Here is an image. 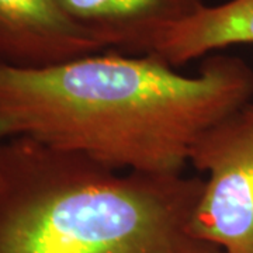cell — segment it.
I'll return each mask as SVG.
<instances>
[{
  "instance_id": "8992f818",
  "label": "cell",
  "mask_w": 253,
  "mask_h": 253,
  "mask_svg": "<svg viewBox=\"0 0 253 253\" xmlns=\"http://www.w3.org/2000/svg\"><path fill=\"white\" fill-rule=\"evenodd\" d=\"M238 44H253V0L204 6L166 33L152 54L179 68Z\"/></svg>"
},
{
  "instance_id": "7a4b0ae2",
  "label": "cell",
  "mask_w": 253,
  "mask_h": 253,
  "mask_svg": "<svg viewBox=\"0 0 253 253\" xmlns=\"http://www.w3.org/2000/svg\"><path fill=\"white\" fill-rule=\"evenodd\" d=\"M203 186L0 139V253H219L190 228Z\"/></svg>"
},
{
  "instance_id": "277c9868",
  "label": "cell",
  "mask_w": 253,
  "mask_h": 253,
  "mask_svg": "<svg viewBox=\"0 0 253 253\" xmlns=\"http://www.w3.org/2000/svg\"><path fill=\"white\" fill-rule=\"evenodd\" d=\"M103 51L58 0H0V63L45 68Z\"/></svg>"
},
{
  "instance_id": "3957f363",
  "label": "cell",
  "mask_w": 253,
  "mask_h": 253,
  "mask_svg": "<svg viewBox=\"0 0 253 253\" xmlns=\"http://www.w3.org/2000/svg\"><path fill=\"white\" fill-rule=\"evenodd\" d=\"M189 163L207 174L193 235L222 253H253V104L204 132Z\"/></svg>"
},
{
  "instance_id": "52a82bcc",
  "label": "cell",
  "mask_w": 253,
  "mask_h": 253,
  "mask_svg": "<svg viewBox=\"0 0 253 253\" xmlns=\"http://www.w3.org/2000/svg\"><path fill=\"white\" fill-rule=\"evenodd\" d=\"M219 253H222V252H219Z\"/></svg>"
},
{
  "instance_id": "5b68a950",
  "label": "cell",
  "mask_w": 253,
  "mask_h": 253,
  "mask_svg": "<svg viewBox=\"0 0 253 253\" xmlns=\"http://www.w3.org/2000/svg\"><path fill=\"white\" fill-rule=\"evenodd\" d=\"M107 51L152 54L166 33L194 16L203 0H58Z\"/></svg>"
},
{
  "instance_id": "6da1fadb",
  "label": "cell",
  "mask_w": 253,
  "mask_h": 253,
  "mask_svg": "<svg viewBox=\"0 0 253 253\" xmlns=\"http://www.w3.org/2000/svg\"><path fill=\"white\" fill-rule=\"evenodd\" d=\"M252 96V68L226 55H208L196 75L117 51L45 68L0 63V139L27 138L120 172L179 174L201 135Z\"/></svg>"
}]
</instances>
